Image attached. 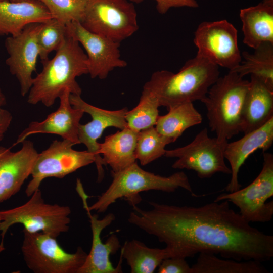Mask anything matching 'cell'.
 <instances>
[{
	"instance_id": "obj_29",
	"label": "cell",
	"mask_w": 273,
	"mask_h": 273,
	"mask_svg": "<svg viewBox=\"0 0 273 273\" xmlns=\"http://www.w3.org/2000/svg\"><path fill=\"white\" fill-rule=\"evenodd\" d=\"M172 141L159 133L155 126L139 132L135 147V157L143 166L164 155L165 147Z\"/></svg>"
},
{
	"instance_id": "obj_1",
	"label": "cell",
	"mask_w": 273,
	"mask_h": 273,
	"mask_svg": "<svg viewBox=\"0 0 273 273\" xmlns=\"http://www.w3.org/2000/svg\"><path fill=\"white\" fill-rule=\"evenodd\" d=\"M222 201L198 207L149 202V210L133 205L128 221L165 243L166 258L207 252L238 261L270 260L273 236L252 226L228 200Z\"/></svg>"
},
{
	"instance_id": "obj_27",
	"label": "cell",
	"mask_w": 273,
	"mask_h": 273,
	"mask_svg": "<svg viewBox=\"0 0 273 273\" xmlns=\"http://www.w3.org/2000/svg\"><path fill=\"white\" fill-rule=\"evenodd\" d=\"M121 249L131 273H153L166 258L165 248H150L135 239L126 241Z\"/></svg>"
},
{
	"instance_id": "obj_4",
	"label": "cell",
	"mask_w": 273,
	"mask_h": 273,
	"mask_svg": "<svg viewBox=\"0 0 273 273\" xmlns=\"http://www.w3.org/2000/svg\"><path fill=\"white\" fill-rule=\"evenodd\" d=\"M112 181L108 189L91 206L87 203L86 197L82 200L83 207L89 211L105 212L117 200L124 198L136 205L141 201L139 193L150 190L173 192L179 188L194 194L187 175L183 171L175 172L169 176H162L147 171L141 168L137 161L121 171L111 172Z\"/></svg>"
},
{
	"instance_id": "obj_15",
	"label": "cell",
	"mask_w": 273,
	"mask_h": 273,
	"mask_svg": "<svg viewBox=\"0 0 273 273\" xmlns=\"http://www.w3.org/2000/svg\"><path fill=\"white\" fill-rule=\"evenodd\" d=\"M69 99L73 107L82 110L92 117V120L89 122L85 124H80L78 138L80 144L85 145L87 150L95 156V163L98 170V181L100 183L104 177L103 165L105 164L99 153L100 143L97 141L108 127L120 129L127 127L125 116L128 109L126 108L115 111L103 109L87 103L80 95H78L70 94Z\"/></svg>"
},
{
	"instance_id": "obj_5",
	"label": "cell",
	"mask_w": 273,
	"mask_h": 273,
	"mask_svg": "<svg viewBox=\"0 0 273 273\" xmlns=\"http://www.w3.org/2000/svg\"><path fill=\"white\" fill-rule=\"evenodd\" d=\"M249 81L230 71L219 77L201 101L207 110L211 130L221 140H228L242 131L245 100Z\"/></svg>"
},
{
	"instance_id": "obj_37",
	"label": "cell",
	"mask_w": 273,
	"mask_h": 273,
	"mask_svg": "<svg viewBox=\"0 0 273 273\" xmlns=\"http://www.w3.org/2000/svg\"><path fill=\"white\" fill-rule=\"evenodd\" d=\"M30 0H0V2H18Z\"/></svg>"
},
{
	"instance_id": "obj_23",
	"label": "cell",
	"mask_w": 273,
	"mask_h": 273,
	"mask_svg": "<svg viewBox=\"0 0 273 273\" xmlns=\"http://www.w3.org/2000/svg\"><path fill=\"white\" fill-rule=\"evenodd\" d=\"M139 132L128 127L106 136L100 143L99 153L105 165L111 168V172L122 170L136 161L135 147Z\"/></svg>"
},
{
	"instance_id": "obj_13",
	"label": "cell",
	"mask_w": 273,
	"mask_h": 273,
	"mask_svg": "<svg viewBox=\"0 0 273 273\" xmlns=\"http://www.w3.org/2000/svg\"><path fill=\"white\" fill-rule=\"evenodd\" d=\"M66 25L67 34L86 51L88 74L91 78L104 79L114 69L127 66V62L121 58L119 42L87 30L79 22Z\"/></svg>"
},
{
	"instance_id": "obj_28",
	"label": "cell",
	"mask_w": 273,
	"mask_h": 273,
	"mask_svg": "<svg viewBox=\"0 0 273 273\" xmlns=\"http://www.w3.org/2000/svg\"><path fill=\"white\" fill-rule=\"evenodd\" d=\"M160 107L156 97L148 90L143 89L137 106L126 113L125 118L127 127L140 132L155 126L159 116Z\"/></svg>"
},
{
	"instance_id": "obj_18",
	"label": "cell",
	"mask_w": 273,
	"mask_h": 273,
	"mask_svg": "<svg viewBox=\"0 0 273 273\" xmlns=\"http://www.w3.org/2000/svg\"><path fill=\"white\" fill-rule=\"evenodd\" d=\"M84 208L89 218L92 243L90 252L78 273L122 272L121 264L123 258L121 255L116 267L113 266L110 260V255L115 254L121 247L117 236L112 234L105 243L102 242L101 238L103 230L115 220V215L110 213L103 218L99 219L98 215H92L90 211L86 207Z\"/></svg>"
},
{
	"instance_id": "obj_30",
	"label": "cell",
	"mask_w": 273,
	"mask_h": 273,
	"mask_svg": "<svg viewBox=\"0 0 273 273\" xmlns=\"http://www.w3.org/2000/svg\"><path fill=\"white\" fill-rule=\"evenodd\" d=\"M67 36L66 25L55 18L43 23L38 33L37 42L41 62L49 59V54L56 51Z\"/></svg>"
},
{
	"instance_id": "obj_8",
	"label": "cell",
	"mask_w": 273,
	"mask_h": 273,
	"mask_svg": "<svg viewBox=\"0 0 273 273\" xmlns=\"http://www.w3.org/2000/svg\"><path fill=\"white\" fill-rule=\"evenodd\" d=\"M80 23L87 30L119 43L139 29L134 4L127 0H87Z\"/></svg>"
},
{
	"instance_id": "obj_26",
	"label": "cell",
	"mask_w": 273,
	"mask_h": 273,
	"mask_svg": "<svg viewBox=\"0 0 273 273\" xmlns=\"http://www.w3.org/2000/svg\"><path fill=\"white\" fill-rule=\"evenodd\" d=\"M191 273H267L261 262L254 260L238 261L220 259L212 253L201 252Z\"/></svg>"
},
{
	"instance_id": "obj_33",
	"label": "cell",
	"mask_w": 273,
	"mask_h": 273,
	"mask_svg": "<svg viewBox=\"0 0 273 273\" xmlns=\"http://www.w3.org/2000/svg\"><path fill=\"white\" fill-rule=\"evenodd\" d=\"M132 3H139L144 0H129ZM156 9L161 14L166 13L172 8L189 7L196 8L199 7L196 0H155Z\"/></svg>"
},
{
	"instance_id": "obj_22",
	"label": "cell",
	"mask_w": 273,
	"mask_h": 273,
	"mask_svg": "<svg viewBox=\"0 0 273 273\" xmlns=\"http://www.w3.org/2000/svg\"><path fill=\"white\" fill-rule=\"evenodd\" d=\"M244 44L255 49L264 42L273 43V2L263 0L240 10Z\"/></svg>"
},
{
	"instance_id": "obj_7",
	"label": "cell",
	"mask_w": 273,
	"mask_h": 273,
	"mask_svg": "<svg viewBox=\"0 0 273 273\" xmlns=\"http://www.w3.org/2000/svg\"><path fill=\"white\" fill-rule=\"evenodd\" d=\"M21 252L27 267L34 273H78L87 254L81 247L75 253L64 250L56 238L23 230Z\"/></svg>"
},
{
	"instance_id": "obj_35",
	"label": "cell",
	"mask_w": 273,
	"mask_h": 273,
	"mask_svg": "<svg viewBox=\"0 0 273 273\" xmlns=\"http://www.w3.org/2000/svg\"><path fill=\"white\" fill-rule=\"evenodd\" d=\"M7 103L6 98L5 94L0 88V108H2Z\"/></svg>"
},
{
	"instance_id": "obj_31",
	"label": "cell",
	"mask_w": 273,
	"mask_h": 273,
	"mask_svg": "<svg viewBox=\"0 0 273 273\" xmlns=\"http://www.w3.org/2000/svg\"><path fill=\"white\" fill-rule=\"evenodd\" d=\"M47 8L53 18L62 23L77 21L83 18L87 0H38Z\"/></svg>"
},
{
	"instance_id": "obj_21",
	"label": "cell",
	"mask_w": 273,
	"mask_h": 273,
	"mask_svg": "<svg viewBox=\"0 0 273 273\" xmlns=\"http://www.w3.org/2000/svg\"><path fill=\"white\" fill-rule=\"evenodd\" d=\"M273 117V89L251 75L243 114L241 132L244 134L265 124Z\"/></svg>"
},
{
	"instance_id": "obj_14",
	"label": "cell",
	"mask_w": 273,
	"mask_h": 273,
	"mask_svg": "<svg viewBox=\"0 0 273 273\" xmlns=\"http://www.w3.org/2000/svg\"><path fill=\"white\" fill-rule=\"evenodd\" d=\"M41 25L42 23L28 24L19 33L8 36L5 41L8 54L6 64L18 80L23 97L31 87L32 74L36 70L39 55L37 35Z\"/></svg>"
},
{
	"instance_id": "obj_25",
	"label": "cell",
	"mask_w": 273,
	"mask_h": 273,
	"mask_svg": "<svg viewBox=\"0 0 273 273\" xmlns=\"http://www.w3.org/2000/svg\"><path fill=\"white\" fill-rule=\"evenodd\" d=\"M254 50L252 53L243 52L241 55L243 60L230 71L242 77L254 75L273 89V43H263Z\"/></svg>"
},
{
	"instance_id": "obj_16",
	"label": "cell",
	"mask_w": 273,
	"mask_h": 273,
	"mask_svg": "<svg viewBox=\"0 0 273 273\" xmlns=\"http://www.w3.org/2000/svg\"><path fill=\"white\" fill-rule=\"evenodd\" d=\"M21 143L16 152L0 146V203L19 192L31 174L38 153L32 141L26 139Z\"/></svg>"
},
{
	"instance_id": "obj_11",
	"label": "cell",
	"mask_w": 273,
	"mask_h": 273,
	"mask_svg": "<svg viewBox=\"0 0 273 273\" xmlns=\"http://www.w3.org/2000/svg\"><path fill=\"white\" fill-rule=\"evenodd\" d=\"M74 145L65 140H55L47 149L38 153L31 174L32 178L25 190L28 197L39 189L46 178H62L80 168L95 163L93 154L87 150H75L73 149Z\"/></svg>"
},
{
	"instance_id": "obj_3",
	"label": "cell",
	"mask_w": 273,
	"mask_h": 273,
	"mask_svg": "<svg viewBox=\"0 0 273 273\" xmlns=\"http://www.w3.org/2000/svg\"><path fill=\"white\" fill-rule=\"evenodd\" d=\"M219 67L196 55L176 73L167 70L154 72L143 89L153 94L160 106L201 101L219 77Z\"/></svg>"
},
{
	"instance_id": "obj_6",
	"label": "cell",
	"mask_w": 273,
	"mask_h": 273,
	"mask_svg": "<svg viewBox=\"0 0 273 273\" xmlns=\"http://www.w3.org/2000/svg\"><path fill=\"white\" fill-rule=\"evenodd\" d=\"M30 197L22 205L0 211L3 243L9 229L16 224H22L28 232H41L56 238L68 231L71 213L69 206L46 203L40 189Z\"/></svg>"
},
{
	"instance_id": "obj_32",
	"label": "cell",
	"mask_w": 273,
	"mask_h": 273,
	"mask_svg": "<svg viewBox=\"0 0 273 273\" xmlns=\"http://www.w3.org/2000/svg\"><path fill=\"white\" fill-rule=\"evenodd\" d=\"M186 258L171 257L163 259L158 266V273H191Z\"/></svg>"
},
{
	"instance_id": "obj_12",
	"label": "cell",
	"mask_w": 273,
	"mask_h": 273,
	"mask_svg": "<svg viewBox=\"0 0 273 273\" xmlns=\"http://www.w3.org/2000/svg\"><path fill=\"white\" fill-rule=\"evenodd\" d=\"M194 43L197 55L230 71L242 61L237 30L226 20L201 22L194 33Z\"/></svg>"
},
{
	"instance_id": "obj_9",
	"label": "cell",
	"mask_w": 273,
	"mask_h": 273,
	"mask_svg": "<svg viewBox=\"0 0 273 273\" xmlns=\"http://www.w3.org/2000/svg\"><path fill=\"white\" fill-rule=\"evenodd\" d=\"M228 140L209 136L204 128L189 144L172 150H166L164 156L177 158L172 165L174 169L195 171L200 178H210L218 172L231 174L225 164L224 150Z\"/></svg>"
},
{
	"instance_id": "obj_17",
	"label": "cell",
	"mask_w": 273,
	"mask_h": 273,
	"mask_svg": "<svg viewBox=\"0 0 273 273\" xmlns=\"http://www.w3.org/2000/svg\"><path fill=\"white\" fill-rule=\"evenodd\" d=\"M70 92L66 89L59 97L58 109L42 121H32L18 135L13 146L21 143L32 134L49 133L60 136L75 145L80 144L78 129L84 112L73 107L70 102Z\"/></svg>"
},
{
	"instance_id": "obj_34",
	"label": "cell",
	"mask_w": 273,
	"mask_h": 273,
	"mask_svg": "<svg viewBox=\"0 0 273 273\" xmlns=\"http://www.w3.org/2000/svg\"><path fill=\"white\" fill-rule=\"evenodd\" d=\"M11 113L4 108H0V142L3 139L12 120Z\"/></svg>"
},
{
	"instance_id": "obj_10",
	"label": "cell",
	"mask_w": 273,
	"mask_h": 273,
	"mask_svg": "<svg viewBox=\"0 0 273 273\" xmlns=\"http://www.w3.org/2000/svg\"><path fill=\"white\" fill-rule=\"evenodd\" d=\"M262 169L248 186L230 193L218 195L214 201L227 200L240 210L248 222H266L273 215V202H266L273 196V155L263 152Z\"/></svg>"
},
{
	"instance_id": "obj_19",
	"label": "cell",
	"mask_w": 273,
	"mask_h": 273,
	"mask_svg": "<svg viewBox=\"0 0 273 273\" xmlns=\"http://www.w3.org/2000/svg\"><path fill=\"white\" fill-rule=\"evenodd\" d=\"M273 143V117L265 124L244 134L240 139L228 143L224 150V158L230 163L231 178L225 188L228 192L240 189L238 180L240 169L248 157L258 149L266 151Z\"/></svg>"
},
{
	"instance_id": "obj_24",
	"label": "cell",
	"mask_w": 273,
	"mask_h": 273,
	"mask_svg": "<svg viewBox=\"0 0 273 273\" xmlns=\"http://www.w3.org/2000/svg\"><path fill=\"white\" fill-rule=\"evenodd\" d=\"M168 112L159 116L155 126L157 131L173 142L189 128L200 124L202 117L192 102L178 104L169 108Z\"/></svg>"
},
{
	"instance_id": "obj_20",
	"label": "cell",
	"mask_w": 273,
	"mask_h": 273,
	"mask_svg": "<svg viewBox=\"0 0 273 273\" xmlns=\"http://www.w3.org/2000/svg\"><path fill=\"white\" fill-rule=\"evenodd\" d=\"M53 18L38 0L0 2V36L19 33L27 25Z\"/></svg>"
},
{
	"instance_id": "obj_2",
	"label": "cell",
	"mask_w": 273,
	"mask_h": 273,
	"mask_svg": "<svg viewBox=\"0 0 273 273\" xmlns=\"http://www.w3.org/2000/svg\"><path fill=\"white\" fill-rule=\"evenodd\" d=\"M87 63L86 54L80 43L67 34L54 57L42 63L43 68L33 78L27 102L51 107L66 89L81 95L82 90L76 79L88 73Z\"/></svg>"
},
{
	"instance_id": "obj_36",
	"label": "cell",
	"mask_w": 273,
	"mask_h": 273,
	"mask_svg": "<svg viewBox=\"0 0 273 273\" xmlns=\"http://www.w3.org/2000/svg\"><path fill=\"white\" fill-rule=\"evenodd\" d=\"M1 219L0 217V231H1ZM5 249V248L4 247V243L2 242V239L0 238V253L3 252Z\"/></svg>"
}]
</instances>
